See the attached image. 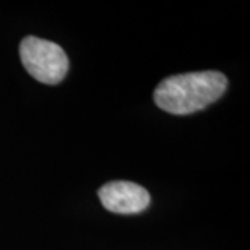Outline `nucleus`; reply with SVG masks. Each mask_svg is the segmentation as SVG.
I'll return each mask as SVG.
<instances>
[{
    "instance_id": "1",
    "label": "nucleus",
    "mask_w": 250,
    "mask_h": 250,
    "mask_svg": "<svg viewBox=\"0 0 250 250\" xmlns=\"http://www.w3.org/2000/svg\"><path fill=\"white\" fill-rule=\"evenodd\" d=\"M228 80L223 72L196 71L178 74L161 81L154 90L156 104L171 114H192L220 99Z\"/></svg>"
},
{
    "instance_id": "2",
    "label": "nucleus",
    "mask_w": 250,
    "mask_h": 250,
    "mask_svg": "<svg viewBox=\"0 0 250 250\" xmlns=\"http://www.w3.org/2000/svg\"><path fill=\"white\" fill-rule=\"evenodd\" d=\"M22 65L36 81L56 85L68 71V59L62 46L36 36H27L20 43Z\"/></svg>"
},
{
    "instance_id": "3",
    "label": "nucleus",
    "mask_w": 250,
    "mask_h": 250,
    "mask_svg": "<svg viewBox=\"0 0 250 250\" xmlns=\"http://www.w3.org/2000/svg\"><path fill=\"white\" fill-rule=\"evenodd\" d=\"M99 199L104 208L117 214H136L147 208L149 192L135 182L113 181L99 189Z\"/></svg>"
}]
</instances>
